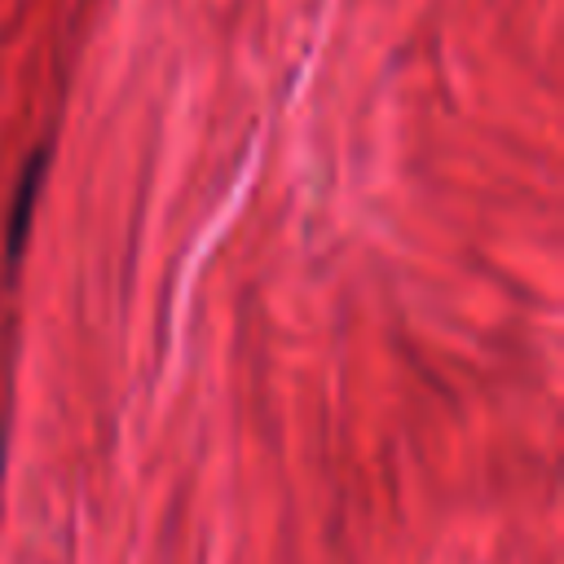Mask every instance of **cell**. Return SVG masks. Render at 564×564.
I'll return each mask as SVG.
<instances>
[{
	"mask_svg": "<svg viewBox=\"0 0 564 564\" xmlns=\"http://www.w3.org/2000/svg\"><path fill=\"white\" fill-rule=\"evenodd\" d=\"M44 163H48V150H35L22 167V181L13 189V207H9V225H4V251L9 260L22 256L26 247V234H31V216H35V194H40V181H44Z\"/></svg>",
	"mask_w": 564,
	"mask_h": 564,
	"instance_id": "obj_1",
	"label": "cell"
}]
</instances>
